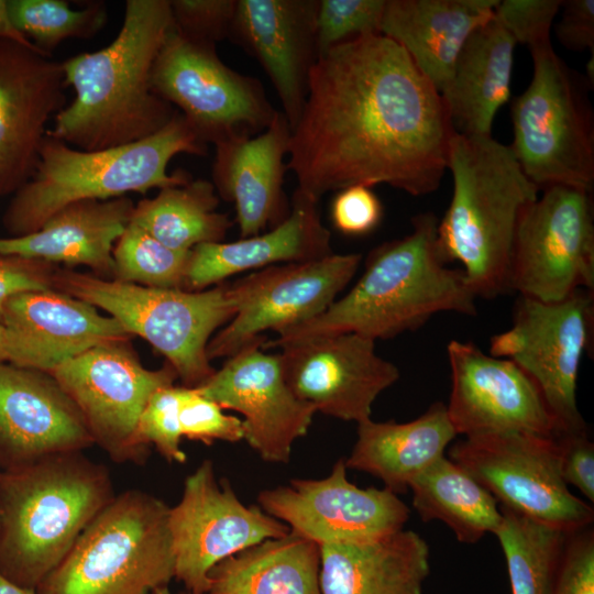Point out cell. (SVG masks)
<instances>
[{"label": "cell", "mask_w": 594, "mask_h": 594, "mask_svg": "<svg viewBox=\"0 0 594 594\" xmlns=\"http://www.w3.org/2000/svg\"><path fill=\"white\" fill-rule=\"evenodd\" d=\"M319 549L321 594H421L430 573L429 546L413 530Z\"/></svg>", "instance_id": "cell-29"}, {"label": "cell", "mask_w": 594, "mask_h": 594, "mask_svg": "<svg viewBox=\"0 0 594 594\" xmlns=\"http://www.w3.org/2000/svg\"><path fill=\"white\" fill-rule=\"evenodd\" d=\"M129 342L97 345L47 373L78 408L94 444L114 462L143 463L148 448L136 441L141 413L155 391L178 376L168 363L144 367Z\"/></svg>", "instance_id": "cell-14"}, {"label": "cell", "mask_w": 594, "mask_h": 594, "mask_svg": "<svg viewBox=\"0 0 594 594\" xmlns=\"http://www.w3.org/2000/svg\"><path fill=\"white\" fill-rule=\"evenodd\" d=\"M559 13V42L570 51L594 54V0H562Z\"/></svg>", "instance_id": "cell-47"}, {"label": "cell", "mask_w": 594, "mask_h": 594, "mask_svg": "<svg viewBox=\"0 0 594 594\" xmlns=\"http://www.w3.org/2000/svg\"><path fill=\"white\" fill-rule=\"evenodd\" d=\"M559 446L560 471L566 485H573L594 502V443L588 431L554 437Z\"/></svg>", "instance_id": "cell-45"}, {"label": "cell", "mask_w": 594, "mask_h": 594, "mask_svg": "<svg viewBox=\"0 0 594 594\" xmlns=\"http://www.w3.org/2000/svg\"><path fill=\"white\" fill-rule=\"evenodd\" d=\"M0 37L10 38L28 46H34L12 24L8 10V0H0Z\"/></svg>", "instance_id": "cell-48"}, {"label": "cell", "mask_w": 594, "mask_h": 594, "mask_svg": "<svg viewBox=\"0 0 594 594\" xmlns=\"http://www.w3.org/2000/svg\"><path fill=\"white\" fill-rule=\"evenodd\" d=\"M219 196L210 180L198 178L160 189L135 206L131 222L166 246L190 252L205 243L223 242L232 221L218 212Z\"/></svg>", "instance_id": "cell-34"}, {"label": "cell", "mask_w": 594, "mask_h": 594, "mask_svg": "<svg viewBox=\"0 0 594 594\" xmlns=\"http://www.w3.org/2000/svg\"><path fill=\"white\" fill-rule=\"evenodd\" d=\"M92 444L78 408L50 373L0 362V471Z\"/></svg>", "instance_id": "cell-23"}, {"label": "cell", "mask_w": 594, "mask_h": 594, "mask_svg": "<svg viewBox=\"0 0 594 594\" xmlns=\"http://www.w3.org/2000/svg\"><path fill=\"white\" fill-rule=\"evenodd\" d=\"M362 255L336 254L273 265L230 284L234 317L209 341V360L230 358L263 332L277 333L323 312L355 275Z\"/></svg>", "instance_id": "cell-16"}, {"label": "cell", "mask_w": 594, "mask_h": 594, "mask_svg": "<svg viewBox=\"0 0 594 594\" xmlns=\"http://www.w3.org/2000/svg\"><path fill=\"white\" fill-rule=\"evenodd\" d=\"M438 222L432 212L413 217L409 234L369 253L364 272L344 296L317 317L266 340L263 349L350 332L387 340L416 331L440 312L475 316L477 298L463 271L448 267L440 255Z\"/></svg>", "instance_id": "cell-3"}, {"label": "cell", "mask_w": 594, "mask_h": 594, "mask_svg": "<svg viewBox=\"0 0 594 594\" xmlns=\"http://www.w3.org/2000/svg\"><path fill=\"white\" fill-rule=\"evenodd\" d=\"M114 496L108 469L82 452L0 471V573L36 590Z\"/></svg>", "instance_id": "cell-5"}, {"label": "cell", "mask_w": 594, "mask_h": 594, "mask_svg": "<svg viewBox=\"0 0 594 594\" xmlns=\"http://www.w3.org/2000/svg\"><path fill=\"white\" fill-rule=\"evenodd\" d=\"M455 436L442 402L408 422L370 418L358 424V438L345 465L380 479L395 494L406 493L417 475L444 455Z\"/></svg>", "instance_id": "cell-31"}, {"label": "cell", "mask_w": 594, "mask_h": 594, "mask_svg": "<svg viewBox=\"0 0 594 594\" xmlns=\"http://www.w3.org/2000/svg\"><path fill=\"white\" fill-rule=\"evenodd\" d=\"M592 193L554 186L522 212L515 234L510 290L543 302L594 287Z\"/></svg>", "instance_id": "cell-13"}, {"label": "cell", "mask_w": 594, "mask_h": 594, "mask_svg": "<svg viewBox=\"0 0 594 594\" xmlns=\"http://www.w3.org/2000/svg\"><path fill=\"white\" fill-rule=\"evenodd\" d=\"M0 362H7L6 331L2 323H0Z\"/></svg>", "instance_id": "cell-50"}, {"label": "cell", "mask_w": 594, "mask_h": 594, "mask_svg": "<svg viewBox=\"0 0 594 594\" xmlns=\"http://www.w3.org/2000/svg\"><path fill=\"white\" fill-rule=\"evenodd\" d=\"M127 196L82 200L53 215L37 231L0 238V254L67 266H87L97 276L112 278V251L134 210Z\"/></svg>", "instance_id": "cell-27"}, {"label": "cell", "mask_w": 594, "mask_h": 594, "mask_svg": "<svg viewBox=\"0 0 594 594\" xmlns=\"http://www.w3.org/2000/svg\"><path fill=\"white\" fill-rule=\"evenodd\" d=\"M320 549L293 531L219 562L206 594H321Z\"/></svg>", "instance_id": "cell-32"}, {"label": "cell", "mask_w": 594, "mask_h": 594, "mask_svg": "<svg viewBox=\"0 0 594 594\" xmlns=\"http://www.w3.org/2000/svg\"><path fill=\"white\" fill-rule=\"evenodd\" d=\"M183 435L179 421V386L169 385L155 391L147 400L136 426V441L151 444L168 462L184 463L180 448Z\"/></svg>", "instance_id": "cell-39"}, {"label": "cell", "mask_w": 594, "mask_h": 594, "mask_svg": "<svg viewBox=\"0 0 594 594\" xmlns=\"http://www.w3.org/2000/svg\"><path fill=\"white\" fill-rule=\"evenodd\" d=\"M238 0H169L173 25L182 34L209 44L230 37Z\"/></svg>", "instance_id": "cell-42"}, {"label": "cell", "mask_w": 594, "mask_h": 594, "mask_svg": "<svg viewBox=\"0 0 594 594\" xmlns=\"http://www.w3.org/2000/svg\"><path fill=\"white\" fill-rule=\"evenodd\" d=\"M318 202L296 188L288 217L271 231L197 245L190 252L184 289L199 292L248 270L308 262L333 253Z\"/></svg>", "instance_id": "cell-26"}, {"label": "cell", "mask_w": 594, "mask_h": 594, "mask_svg": "<svg viewBox=\"0 0 594 594\" xmlns=\"http://www.w3.org/2000/svg\"><path fill=\"white\" fill-rule=\"evenodd\" d=\"M290 135L286 117L277 110L260 134L215 145L211 183L220 198L234 204L241 239L276 227L290 212L283 189Z\"/></svg>", "instance_id": "cell-25"}, {"label": "cell", "mask_w": 594, "mask_h": 594, "mask_svg": "<svg viewBox=\"0 0 594 594\" xmlns=\"http://www.w3.org/2000/svg\"><path fill=\"white\" fill-rule=\"evenodd\" d=\"M8 10L14 28L48 56L66 40L94 37L108 20L101 1L74 10L64 0H8Z\"/></svg>", "instance_id": "cell-36"}, {"label": "cell", "mask_w": 594, "mask_h": 594, "mask_svg": "<svg viewBox=\"0 0 594 594\" xmlns=\"http://www.w3.org/2000/svg\"><path fill=\"white\" fill-rule=\"evenodd\" d=\"M447 169L453 177V195L437 232L443 262L462 264L476 298L493 299L512 292L516 230L539 189L524 174L509 145L492 135L453 133Z\"/></svg>", "instance_id": "cell-4"}, {"label": "cell", "mask_w": 594, "mask_h": 594, "mask_svg": "<svg viewBox=\"0 0 594 594\" xmlns=\"http://www.w3.org/2000/svg\"><path fill=\"white\" fill-rule=\"evenodd\" d=\"M409 490L421 520L442 521L462 543H476L486 534H495L502 522L493 495L444 455L417 475Z\"/></svg>", "instance_id": "cell-33"}, {"label": "cell", "mask_w": 594, "mask_h": 594, "mask_svg": "<svg viewBox=\"0 0 594 594\" xmlns=\"http://www.w3.org/2000/svg\"><path fill=\"white\" fill-rule=\"evenodd\" d=\"M593 309L587 289L557 302L519 296L512 327L491 339L490 354L512 360L536 383L554 419L556 436L587 430L576 382L592 340Z\"/></svg>", "instance_id": "cell-11"}, {"label": "cell", "mask_w": 594, "mask_h": 594, "mask_svg": "<svg viewBox=\"0 0 594 594\" xmlns=\"http://www.w3.org/2000/svg\"><path fill=\"white\" fill-rule=\"evenodd\" d=\"M317 8L318 0H238L229 37L260 63L290 129L300 118L319 57Z\"/></svg>", "instance_id": "cell-24"}, {"label": "cell", "mask_w": 594, "mask_h": 594, "mask_svg": "<svg viewBox=\"0 0 594 594\" xmlns=\"http://www.w3.org/2000/svg\"><path fill=\"white\" fill-rule=\"evenodd\" d=\"M180 153L204 156L207 145L178 111L153 135L103 150L75 148L46 134L32 177L13 194L3 213V227L11 237L23 235L77 201L186 184L191 179L188 173H167L168 163Z\"/></svg>", "instance_id": "cell-6"}, {"label": "cell", "mask_w": 594, "mask_h": 594, "mask_svg": "<svg viewBox=\"0 0 594 594\" xmlns=\"http://www.w3.org/2000/svg\"><path fill=\"white\" fill-rule=\"evenodd\" d=\"M168 524L175 579L189 594L207 593L209 573L219 562L290 531L261 507L244 505L227 479H217L210 460L186 477Z\"/></svg>", "instance_id": "cell-15"}, {"label": "cell", "mask_w": 594, "mask_h": 594, "mask_svg": "<svg viewBox=\"0 0 594 594\" xmlns=\"http://www.w3.org/2000/svg\"><path fill=\"white\" fill-rule=\"evenodd\" d=\"M263 337L228 358L196 388L222 409L243 416V440L266 462L287 463L316 408L289 388L278 354L264 352Z\"/></svg>", "instance_id": "cell-20"}, {"label": "cell", "mask_w": 594, "mask_h": 594, "mask_svg": "<svg viewBox=\"0 0 594 594\" xmlns=\"http://www.w3.org/2000/svg\"><path fill=\"white\" fill-rule=\"evenodd\" d=\"M562 0H498L495 20L529 51L550 44V30Z\"/></svg>", "instance_id": "cell-41"}, {"label": "cell", "mask_w": 594, "mask_h": 594, "mask_svg": "<svg viewBox=\"0 0 594 594\" xmlns=\"http://www.w3.org/2000/svg\"><path fill=\"white\" fill-rule=\"evenodd\" d=\"M179 421L183 437L207 446L215 441L243 440L242 420L227 415L196 387L179 386Z\"/></svg>", "instance_id": "cell-40"}, {"label": "cell", "mask_w": 594, "mask_h": 594, "mask_svg": "<svg viewBox=\"0 0 594 594\" xmlns=\"http://www.w3.org/2000/svg\"><path fill=\"white\" fill-rule=\"evenodd\" d=\"M57 267L43 261L0 254V323L3 307L13 296L53 288Z\"/></svg>", "instance_id": "cell-46"}, {"label": "cell", "mask_w": 594, "mask_h": 594, "mask_svg": "<svg viewBox=\"0 0 594 594\" xmlns=\"http://www.w3.org/2000/svg\"><path fill=\"white\" fill-rule=\"evenodd\" d=\"M260 507L289 530L318 544L362 542L404 529L408 506L391 490L360 488L340 458L321 480H292L264 490Z\"/></svg>", "instance_id": "cell-17"}, {"label": "cell", "mask_w": 594, "mask_h": 594, "mask_svg": "<svg viewBox=\"0 0 594 594\" xmlns=\"http://www.w3.org/2000/svg\"><path fill=\"white\" fill-rule=\"evenodd\" d=\"M151 594H175V593L170 592V590L168 588V585H166V586H162L154 590Z\"/></svg>", "instance_id": "cell-51"}, {"label": "cell", "mask_w": 594, "mask_h": 594, "mask_svg": "<svg viewBox=\"0 0 594 594\" xmlns=\"http://www.w3.org/2000/svg\"><path fill=\"white\" fill-rule=\"evenodd\" d=\"M279 348L292 392L317 413L345 421L370 419L375 399L400 376L394 363L376 353L374 340L356 333L312 337Z\"/></svg>", "instance_id": "cell-19"}, {"label": "cell", "mask_w": 594, "mask_h": 594, "mask_svg": "<svg viewBox=\"0 0 594 594\" xmlns=\"http://www.w3.org/2000/svg\"><path fill=\"white\" fill-rule=\"evenodd\" d=\"M550 594H594L592 526L568 534Z\"/></svg>", "instance_id": "cell-43"}, {"label": "cell", "mask_w": 594, "mask_h": 594, "mask_svg": "<svg viewBox=\"0 0 594 594\" xmlns=\"http://www.w3.org/2000/svg\"><path fill=\"white\" fill-rule=\"evenodd\" d=\"M0 594H36V591L13 583L0 573Z\"/></svg>", "instance_id": "cell-49"}, {"label": "cell", "mask_w": 594, "mask_h": 594, "mask_svg": "<svg viewBox=\"0 0 594 594\" xmlns=\"http://www.w3.org/2000/svg\"><path fill=\"white\" fill-rule=\"evenodd\" d=\"M534 74L512 102L509 145L527 178L540 190L554 186L593 191V86L551 43L530 50Z\"/></svg>", "instance_id": "cell-9"}, {"label": "cell", "mask_w": 594, "mask_h": 594, "mask_svg": "<svg viewBox=\"0 0 594 594\" xmlns=\"http://www.w3.org/2000/svg\"><path fill=\"white\" fill-rule=\"evenodd\" d=\"M173 26L169 0H128L113 41L62 63L65 85L75 91L46 134L97 151L146 139L177 110L152 88L156 56Z\"/></svg>", "instance_id": "cell-2"}, {"label": "cell", "mask_w": 594, "mask_h": 594, "mask_svg": "<svg viewBox=\"0 0 594 594\" xmlns=\"http://www.w3.org/2000/svg\"><path fill=\"white\" fill-rule=\"evenodd\" d=\"M169 507L140 490L116 495L36 594H151L175 579Z\"/></svg>", "instance_id": "cell-7"}, {"label": "cell", "mask_w": 594, "mask_h": 594, "mask_svg": "<svg viewBox=\"0 0 594 594\" xmlns=\"http://www.w3.org/2000/svg\"><path fill=\"white\" fill-rule=\"evenodd\" d=\"M151 82L206 145L255 136L277 111L256 78L233 70L216 45L190 38L174 25L156 56Z\"/></svg>", "instance_id": "cell-10"}, {"label": "cell", "mask_w": 594, "mask_h": 594, "mask_svg": "<svg viewBox=\"0 0 594 594\" xmlns=\"http://www.w3.org/2000/svg\"><path fill=\"white\" fill-rule=\"evenodd\" d=\"M386 0H318L316 41L319 56L351 40L382 34Z\"/></svg>", "instance_id": "cell-38"}, {"label": "cell", "mask_w": 594, "mask_h": 594, "mask_svg": "<svg viewBox=\"0 0 594 594\" xmlns=\"http://www.w3.org/2000/svg\"><path fill=\"white\" fill-rule=\"evenodd\" d=\"M449 457L501 507L564 534L593 524V507L572 494L562 479L554 437L502 433L466 438L451 447Z\"/></svg>", "instance_id": "cell-12"}, {"label": "cell", "mask_w": 594, "mask_h": 594, "mask_svg": "<svg viewBox=\"0 0 594 594\" xmlns=\"http://www.w3.org/2000/svg\"><path fill=\"white\" fill-rule=\"evenodd\" d=\"M62 63L0 37V197L33 175L50 119L65 107Z\"/></svg>", "instance_id": "cell-21"}, {"label": "cell", "mask_w": 594, "mask_h": 594, "mask_svg": "<svg viewBox=\"0 0 594 594\" xmlns=\"http://www.w3.org/2000/svg\"><path fill=\"white\" fill-rule=\"evenodd\" d=\"M498 0H386L381 32L402 46L439 91L470 35Z\"/></svg>", "instance_id": "cell-28"}, {"label": "cell", "mask_w": 594, "mask_h": 594, "mask_svg": "<svg viewBox=\"0 0 594 594\" xmlns=\"http://www.w3.org/2000/svg\"><path fill=\"white\" fill-rule=\"evenodd\" d=\"M515 46L494 16L466 40L440 92L454 133L492 135L495 116L510 96Z\"/></svg>", "instance_id": "cell-30"}, {"label": "cell", "mask_w": 594, "mask_h": 594, "mask_svg": "<svg viewBox=\"0 0 594 594\" xmlns=\"http://www.w3.org/2000/svg\"><path fill=\"white\" fill-rule=\"evenodd\" d=\"M495 531L503 549L512 594H550L568 534L505 507Z\"/></svg>", "instance_id": "cell-35"}, {"label": "cell", "mask_w": 594, "mask_h": 594, "mask_svg": "<svg viewBox=\"0 0 594 594\" xmlns=\"http://www.w3.org/2000/svg\"><path fill=\"white\" fill-rule=\"evenodd\" d=\"M447 353L452 387L446 406L457 435L556 436L554 419L538 386L515 362L458 340L449 342Z\"/></svg>", "instance_id": "cell-18"}, {"label": "cell", "mask_w": 594, "mask_h": 594, "mask_svg": "<svg viewBox=\"0 0 594 594\" xmlns=\"http://www.w3.org/2000/svg\"><path fill=\"white\" fill-rule=\"evenodd\" d=\"M53 288L117 319L166 358L184 386L197 387L216 371L207 346L235 315L230 284L189 292L147 287L57 267Z\"/></svg>", "instance_id": "cell-8"}, {"label": "cell", "mask_w": 594, "mask_h": 594, "mask_svg": "<svg viewBox=\"0 0 594 594\" xmlns=\"http://www.w3.org/2000/svg\"><path fill=\"white\" fill-rule=\"evenodd\" d=\"M453 133L439 91L406 51L364 35L318 57L287 169L317 201L354 185L424 196L441 184Z\"/></svg>", "instance_id": "cell-1"}, {"label": "cell", "mask_w": 594, "mask_h": 594, "mask_svg": "<svg viewBox=\"0 0 594 594\" xmlns=\"http://www.w3.org/2000/svg\"><path fill=\"white\" fill-rule=\"evenodd\" d=\"M190 252L166 246L130 221L113 246L112 278L147 287L184 289Z\"/></svg>", "instance_id": "cell-37"}, {"label": "cell", "mask_w": 594, "mask_h": 594, "mask_svg": "<svg viewBox=\"0 0 594 594\" xmlns=\"http://www.w3.org/2000/svg\"><path fill=\"white\" fill-rule=\"evenodd\" d=\"M383 207L372 187L354 185L339 190L331 204L333 226L346 235H363L380 223Z\"/></svg>", "instance_id": "cell-44"}, {"label": "cell", "mask_w": 594, "mask_h": 594, "mask_svg": "<svg viewBox=\"0 0 594 594\" xmlns=\"http://www.w3.org/2000/svg\"><path fill=\"white\" fill-rule=\"evenodd\" d=\"M1 323L7 362L43 372L97 345L132 338L113 317L55 288L11 297Z\"/></svg>", "instance_id": "cell-22"}]
</instances>
